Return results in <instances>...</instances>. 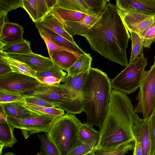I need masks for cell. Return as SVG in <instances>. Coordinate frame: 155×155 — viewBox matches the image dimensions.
Masks as SVG:
<instances>
[{
  "mask_svg": "<svg viewBox=\"0 0 155 155\" xmlns=\"http://www.w3.org/2000/svg\"><path fill=\"white\" fill-rule=\"evenodd\" d=\"M7 14L0 13V30L2 28L5 23L9 21L7 18Z\"/></svg>",
  "mask_w": 155,
  "mask_h": 155,
  "instance_id": "cell-46",
  "label": "cell"
},
{
  "mask_svg": "<svg viewBox=\"0 0 155 155\" xmlns=\"http://www.w3.org/2000/svg\"><path fill=\"white\" fill-rule=\"evenodd\" d=\"M154 61H155V56H154Z\"/></svg>",
  "mask_w": 155,
  "mask_h": 155,
  "instance_id": "cell-51",
  "label": "cell"
},
{
  "mask_svg": "<svg viewBox=\"0 0 155 155\" xmlns=\"http://www.w3.org/2000/svg\"><path fill=\"white\" fill-rule=\"evenodd\" d=\"M12 72L11 68L1 58H0V75Z\"/></svg>",
  "mask_w": 155,
  "mask_h": 155,
  "instance_id": "cell-44",
  "label": "cell"
},
{
  "mask_svg": "<svg viewBox=\"0 0 155 155\" xmlns=\"http://www.w3.org/2000/svg\"><path fill=\"white\" fill-rule=\"evenodd\" d=\"M2 155H16V154L13 153L12 152H7L5 154H4Z\"/></svg>",
  "mask_w": 155,
  "mask_h": 155,
  "instance_id": "cell-48",
  "label": "cell"
},
{
  "mask_svg": "<svg viewBox=\"0 0 155 155\" xmlns=\"http://www.w3.org/2000/svg\"><path fill=\"white\" fill-rule=\"evenodd\" d=\"M139 88L134 110L141 113L146 120L155 109V61L149 70L145 71Z\"/></svg>",
  "mask_w": 155,
  "mask_h": 155,
  "instance_id": "cell-7",
  "label": "cell"
},
{
  "mask_svg": "<svg viewBox=\"0 0 155 155\" xmlns=\"http://www.w3.org/2000/svg\"><path fill=\"white\" fill-rule=\"evenodd\" d=\"M39 22L71 42L76 44L73 37L66 31L61 24L50 12Z\"/></svg>",
  "mask_w": 155,
  "mask_h": 155,
  "instance_id": "cell-20",
  "label": "cell"
},
{
  "mask_svg": "<svg viewBox=\"0 0 155 155\" xmlns=\"http://www.w3.org/2000/svg\"><path fill=\"white\" fill-rule=\"evenodd\" d=\"M81 124L75 114L67 113L57 118L45 134L61 155H67L82 143L79 135Z\"/></svg>",
  "mask_w": 155,
  "mask_h": 155,
  "instance_id": "cell-4",
  "label": "cell"
},
{
  "mask_svg": "<svg viewBox=\"0 0 155 155\" xmlns=\"http://www.w3.org/2000/svg\"><path fill=\"white\" fill-rule=\"evenodd\" d=\"M35 23L37 28H40L45 30L56 42L61 46L66 47L80 54H83L85 53L77 44H74L71 42L40 22H36Z\"/></svg>",
  "mask_w": 155,
  "mask_h": 155,
  "instance_id": "cell-26",
  "label": "cell"
},
{
  "mask_svg": "<svg viewBox=\"0 0 155 155\" xmlns=\"http://www.w3.org/2000/svg\"><path fill=\"white\" fill-rule=\"evenodd\" d=\"M116 5L119 10L155 16V0H117Z\"/></svg>",
  "mask_w": 155,
  "mask_h": 155,
  "instance_id": "cell-12",
  "label": "cell"
},
{
  "mask_svg": "<svg viewBox=\"0 0 155 155\" xmlns=\"http://www.w3.org/2000/svg\"><path fill=\"white\" fill-rule=\"evenodd\" d=\"M133 155H143V150L141 142L136 140Z\"/></svg>",
  "mask_w": 155,
  "mask_h": 155,
  "instance_id": "cell-45",
  "label": "cell"
},
{
  "mask_svg": "<svg viewBox=\"0 0 155 155\" xmlns=\"http://www.w3.org/2000/svg\"><path fill=\"white\" fill-rule=\"evenodd\" d=\"M23 8L26 11L35 23L38 21L36 0H23Z\"/></svg>",
  "mask_w": 155,
  "mask_h": 155,
  "instance_id": "cell-39",
  "label": "cell"
},
{
  "mask_svg": "<svg viewBox=\"0 0 155 155\" xmlns=\"http://www.w3.org/2000/svg\"><path fill=\"white\" fill-rule=\"evenodd\" d=\"M0 58L11 68L13 72L25 74L37 79V72L26 64L1 54Z\"/></svg>",
  "mask_w": 155,
  "mask_h": 155,
  "instance_id": "cell-25",
  "label": "cell"
},
{
  "mask_svg": "<svg viewBox=\"0 0 155 155\" xmlns=\"http://www.w3.org/2000/svg\"><path fill=\"white\" fill-rule=\"evenodd\" d=\"M57 118L48 115L39 114L22 119L7 117V120L15 128L21 129L24 137L26 139L34 134L47 133Z\"/></svg>",
  "mask_w": 155,
  "mask_h": 155,
  "instance_id": "cell-8",
  "label": "cell"
},
{
  "mask_svg": "<svg viewBox=\"0 0 155 155\" xmlns=\"http://www.w3.org/2000/svg\"><path fill=\"white\" fill-rule=\"evenodd\" d=\"M100 15H87L82 20L78 22H68L58 20L66 31L73 37L91 27Z\"/></svg>",
  "mask_w": 155,
  "mask_h": 155,
  "instance_id": "cell-16",
  "label": "cell"
},
{
  "mask_svg": "<svg viewBox=\"0 0 155 155\" xmlns=\"http://www.w3.org/2000/svg\"><path fill=\"white\" fill-rule=\"evenodd\" d=\"M78 35L84 37L92 49L110 61L127 67V49L131 36L116 5L108 2L94 24Z\"/></svg>",
  "mask_w": 155,
  "mask_h": 155,
  "instance_id": "cell-1",
  "label": "cell"
},
{
  "mask_svg": "<svg viewBox=\"0 0 155 155\" xmlns=\"http://www.w3.org/2000/svg\"><path fill=\"white\" fill-rule=\"evenodd\" d=\"M23 27L18 24L9 21L5 23L0 30V47L23 41Z\"/></svg>",
  "mask_w": 155,
  "mask_h": 155,
  "instance_id": "cell-13",
  "label": "cell"
},
{
  "mask_svg": "<svg viewBox=\"0 0 155 155\" xmlns=\"http://www.w3.org/2000/svg\"><path fill=\"white\" fill-rule=\"evenodd\" d=\"M15 128L7 121L0 124V154L3 148H12L18 141L15 136Z\"/></svg>",
  "mask_w": 155,
  "mask_h": 155,
  "instance_id": "cell-18",
  "label": "cell"
},
{
  "mask_svg": "<svg viewBox=\"0 0 155 155\" xmlns=\"http://www.w3.org/2000/svg\"><path fill=\"white\" fill-rule=\"evenodd\" d=\"M132 50L129 63L137 59L143 53V44L141 38L136 33L131 32Z\"/></svg>",
  "mask_w": 155,
  "mask_h": 155,
  "instance_id": "cell-31",
  "label": "cell"
},
{
  "mask_svg": "<svg viewBox=\"0 0 155 155\" xmlns=\"http://www.w3.org/2000/svg\"><path fill=\"white\" fill-rule=\"evenodd\" d=\"M7 116L2 105L0 104V124L7 121Z\"/></svg>",
  "mask_w": 155,
  "mask_h": 155,
  "instance_id": "cell-47",
  "label": "cell"
},
{
  "mask_svg": "<svg viewBox=\"0 0 155 155\" xmlns=\"http://www.w3.org/2000/svg\"><path fill=\"white\" fill-rule=\"evenodd\" d=\"M95 144L82 143L75 148L67 155H86L97 150Z\"/></svg>",
  "mask_w": 155,
  "mask_h": 155,
  "instance_id": "cell-41",
  "label": "cell"
},
{
  "mask_svg": "<svg viewBox=\"0 0 155 155\" xmlns=\"http://www.w3.org/2000/svg\"><path fill=\"white\" fill-rule=\"evenodd\" d=\"M36 155H45L42 153V152L41 151H40L39 152L37 153H36Z\"/></svg>",
  "mask_w": 155,
  "mask_h": 155,
  "instance_id": "cell-49",
  "label": "cell"
},
{
  "mask_svg": "<svg viewBox=\"0 0 155 155\" xmlns=\"http://www.w3.org/2000/svg\"><path fill=\"white\" fill-rule=\"evenodd\" d=\"M80 140L82 143L97 145L100 138V132L95 130L93 126L87 123H82L79 131Z\"/></svg>",
  "mask_w": 155,
  "mask_h": 155,
  "instance_id": "cell-24",
  "label": "cell"
},
{
  "mask_svg": "<svg viewBox=\"0 0 155 155\" xmlns=\"http://www.w3.org/2000/svg\"><path fill=\"white\" fill-rule=\"evenodd\" d=\"M86 155H95L94 152H91V153H88Z\"/></svg>",
  "mask_w": 155,
  "mask_h": 155,
  "instance_id": "cell-50",
  "label": "cell"
},
{
  "mask_svg": "<svg viewBox=\"0 0 155 155\" xmlns=\"http://www.w3.org/2000/svg\"><path fill=\"white\" fill-rule=\"evenodd\" d=\"M23 0H0V13L8 12L19 7H23Z\"/></svg>",
  "mask_w": 155,
  "mask_h": 155,
  "instance_id": "cell-38",
  "label": "cell"
},
{
  "mask_svg": "<svg viewBox=\"0 0 155 155\" xmlns=\"http://www.w3.org/2000/svg\"><path fill=\"white\" fill-rule=\"evenodd\" d=\"M37 79L42 84L51 86H56L60 84L62 80L53 77H38Z\"/></svg>",
  "mask_w": 155,
  "mask_h": 155,
  "instance_id": "cell-43",
  "label": "cell"
},
{
  "mask_svg": "<svg viewBox=\"0 0 155 155\" xmlns=\"http://www.w3.org/2000/svg\"><path fill=\"white\" fill-rule=\"evenodd\" d=\"M41 84L33 77L13 72L0 75V88L9 91L21 93Z\"/></svg>",
  "mask_w": 155,
  "mask_h": 155,
  "instance_id": "cell-9",
  "label": "cell"
},
{
  "mask_svg": "<svg viewBox=\"0 0 155 155\" xmlns=\"http://www.w3.org/2000/svg\"><path fill=\"white\" fill-rule=\"evenodd\" d=\"M21 94L58 104L59 108L69 114H79L83 111L82 97L63 84L51 86L41 84L35 89Z\"/></svg>",
  "mask_w": 155,
  "mask_h": 155,
  "instance_id": "cell-5",
  "label": "cell"
},
{
  "mask_svg": "<svg viewBox=\"0 0 155 155\" xmlns=\"http://www.w3.org/2000/svg\"><path fill=\"white\" fill-rule=\"evenodd\" d=\"M49 57L54 63L67 72L78 58L70 52L61 50L53 51Z\"/></svg>",
  "mask_w": 155,
  "mask_h": 155,
  "instance_id": "cell-17",
  "label": "cell"
},
{
  "mask_svg": "<svg viewBox=\"0 0 155 155\" xmlns=\"http://www.w3.org/2000/svg\"><path fill=\"white\" fill-rule=\"evenodd\" d=\"M147 64V59L142 53L111 81L112 88L126 94L135 92L140 87Z\"/></svg>",
  "mask_w": 155,
  "mask_h": 155,
  "instance_id": "cell-6",
  "label": "cell"
},
{
  "mask_svg": "<svg viewBox=\"0 0 155 155\" xmlns=\"http://www.w3.org/2000/svg\"><path fill=\"white\" fill-rule=\"evenodd\" d=\"M24 96L17 92L0 88V104L24 100Z\"/></svg>",
  "mask_w": 155,
  "mask_h": 155,
  "instance_id": "cell-32",
  "label": "cell"
},
{
  "mask_svg": "<svg viewBox=\"0 0 155 155\" xmlns=\"http://www.w3.org/2000/svg\"><path fill=\"white\" fill-rule=\"evenodd\" d=\"M40 35L46 45L49 56L56 50H65L70 52L78 57L81 55L66 47L61 46L56 42L46 31L40 28H38Z\"/></svg>",
  "mask_w": 155,
  "mask_h": 155,
  "instance_id": "cell-28",
  "label": "cell"
},
{
  "mask_svg": "<svg viewBox=\"0 0 155 155\" xmlns=\"http://www.w3.org/2000/svg\"><path fill=\"white\" fill-rule=\"evenodd\" d=\"M37 136L40 142V149L45 155H61L56 146L45 134H37Z\"/></svg>",
  "mask_w": 155,
  "mask_h": 155,
  "instance_id": "cell-30",
  "label": "cell"
},
{
  "mask_svg": "<svg viewBox=\"0 0 155 155\" xmlns=\"http://www.w3.org/2000/svg\"><path fill=\"white\" fill-rule=\"evenodd\" d=\"M0 54L26 64L36 72L49 69L54 64L50 58L33 52L25 54H6L1 52Z\"/></svg>",
  "mask_w": 155,
  "mask_h": 155,
  "instance_id": "cell-11",
  "label": "cell"
},
{
  "mask_svg": "<svg viewBox=\"0 0 155 155\" xmlns=\"http://www.w3.org/2000/svg\"><path fill=\"white\" fill-rule=\"evenodd\" d=\"M89 71L82 73L74 77L68 74L62 80V84L65 85L82 98L83 90L87 78Z\"/></svg>",
  "mask_w": 155,
  "mask_h": 155,
  "instance_id": "cell-19",
  "label": "cell"
},
{
  "mask_svg": "<svg viewBox=\"0 0 155 155\" xmlns=\"http://www.w3.org/2000/svg\"><path fill=\"white\" fill-rule=\"evenodd\" d=\"M118 10L128 31L136 33L141 38L153 23L155 17L132 11Z\"/></svg>",
  "mask_w": 155,
  "mask_h": 155,
  "instance_id": "cell-10",
  "label": "cell"
},
{
  "mask_svg": "<svg viewBox=\"0 0 155 155\" xmlns=\"http://www.w3.org/2000/svg\"><path fill=\"white\" fill-rule=\"evenodd\" d=\"M58 20L68 22H78L83 20L87 14L60 7H54L50 12Z\"/></svg>",
  "mask_w": 155,
  "mask_h": 155,
  "instance_id": "cell-21",
  "label": "cell"
},
{
  "mask_svg": "<svg viewBox=\"0 0 155 155\" xmlns=\"http://www.w3.org/2000/svg\"><path fill=\"white\" fill-rule=\"evenodd\" d=\"M0 104L2 105L7 117L22 119L41 114L26 107L24 105V100Z\"/></svg>",
  "mask_w": 155,
  "mask_h": 155,
  "instance_id": "cell-15",
  "label": "cell"
},
{
  "mask_svg": "<svg viewBox=\"0 0 155 155\" xmlns=\"http://www.w3.org/2000/svg\"><path fill=\"white\" fill-rule=\"evenodd\" d=\"M92 60V58L89 54L85 52L81 55L69 68L68 74L74 77L82 73L89 71L91 68Z\"/></svg>",
  "mask_w": 155,
  "mask_h": 155,
  "instance_id": "cell-22",
  "label": "cell"
},
{
  "mask_svg": "<svg viewBox=\"0 0 155 155\" xmlns=\"http://www.w3.org/2000/svg\"><path fill=\"white\" fill-rule=\"evenodd\" d=\"M127 95L112 89L109 107L100 129L97 150L110 152L135 141L132 126L138 116Z\"/></svg>",
  "mask_w": 155,
  "mask_h": 155,
  "instance_id": "cell-2",
  "label": "cell"
},
{
  "mask_svg": "<svg viewBox=\"0 0 155 155\" xmlns=\"http://www.w3.org/2000/svg\"><path fill=\"white\" fill-rule=\"evenodd\" d=\"M31 42L24 39L15 44L0 47V52L4 54H25L33 52L30 48Z\"/></svg>",
  "mask_w": 155,
  "mask_h": 155,
  "instance_id": "cell-27",
  "label": "cell"
},
{
  "mask_svg": "<svg viewBox=\"0 0 155 155\" xmlns=\"http://www.w3.org/2000/svg\"><path fill=\"white\" fill-rule=\"evenodd\" d=\"M38 12V21H40L51 11L49 8L46 0H36Z\"/></svg>",
  "mask_w": 155,
  "mask_h": 155,
  "instance_id": "cell-42",
  "label": "cell"
},
{
  "mask_svg": "<svg viewBox=\"0 0 155 155\" xmlns=\"http://www.w3.org/2000/svg\"><path fill=\"white\" fill-rule=\"evenodd\" d=\"M143 47L150 48L155 41V17L153 23L141 37Z\"/></svg>",
  "mask_w": 155,
  "mask_h": 155,
  "instance_id": "cell-36",
  "label": "cell"
},
{
  "mask_svg": "<svg viewBox=\"0 0 155 155\" xmlns=\"http://www.w3.org/2000/svg\"><path fill=\"white\" fill-rule=\"evenodd\" d=\"M148 123L151 147L150 155L155 153V109L147 119Z\"/></svg>",
  "mask_w": 155,
  "mask_h": 155,
  "instance_id": "cell-35",
  "label": "cell"
},
{
  "mask_svg": "<svg viewBox=\"0 0 155 155\" xmlns=\"http://www.w3.org/2000/svg\"><path fill=\"white\" fill-rule=\"evenodd\" d=\"M24 105L28 109L38 114L59 118L64 114V110L60 108L40 106L26 103L24 101Z\"/></svg>",
  "mask_w": 155,
  "mask_h": 155,
  "instance_id": "cell-29",
  "label": "cell"
},
{
  "mask_svg": "<svg viewBox=\"0 0 155 155\" xmlns=\"http://www.w3.org/2000/svg\"><path fill=\"white\" fill-rule=\"evenodd\" d=\"M132 130L135 140L141 143L143 155H150L151 144L147 120L140 118L138 116L133 122Z\"/></svg>",
  "mask_w": 155,
  "mask_h": 155,
  "instance_id": "cell-14",
  "label": "cell"
},
{
  "mask_svg": "<svg viewBox=\"0 0 155 155\" xmlns=\"http://www.w3.org/2000/svg\"><path fill=\"white\" fill-rule=\"evenodd\" d=\"M55 7L87 14L97 15L94 13L85 0H57Z\"/></svg>",
  "mask_w": 155,
  "mask_h": 155,
  "instance_id": "cell-23",
  "label": "cell"
},
{
  "mask_svg": "<svg viewBox=\"0 0 155 155\" xmlns=\"http://www.w3.org/2000/svg\"><path fill=\"white\" fill-rule=\"evenodd\" d=\"M135 142H133L121 146L117 150L110 152H105L96 150L94 152L95 155H124L129 151L134 150Z\"/></svg>",
  "mask_w": 155,
  "mask_h": 155,
  "instance_id": "cell-37",
  "label": "cell"
},
{
  "mask_svg": "<svg viewBox=\"0 0 155 155\" xmlns=\"http://www.w3.org/2000/svg\"><path fill=\"white\" fill-rule=\"evenodd\" d=\"M67 73L55 64L49 69L36 72L37 78L46 77H53L62 80L66 76Z\"/></svg>",
  "mask_w": 155,
  "mask_h": 155,
  "instance_id": "cell-33",
  "label": "cell"
},
{
  "mask_svg": "<svg viewBox=\"0 0 155 155\" xmlns=\"http://www.w3.org/2000/svg\"><path fill=\"white\" fill-rule=\"evenodd\" d=\"M154 155H155V153H154Z\"/></svg>",
  "mask_w": 155,
  "mask_h": 155,
  "instance_id": "cell-52",
  "label": "cell"
},
{
  "mask_svg": "<svg viewBox=\"0 0 155 155\" xmlns=\"http://www.w3.org/2000/svg\"><path fill=\"white\" fill-rule=\"evenodd\" d=\"M85 1L95 14L101 15L105 9L109 0H85Z\"/></svg>",
  "mask_w": 155,
  "mask_h": 155,
  "instance_id": "cell-40",
  "label": "cell"
},
{
  "mask_svg": "<svg viewBox=\"0 0 155 155\" xmlns=\"http://www.w3.org/2000/svg\"><path fill=\"white\" fill-rule=\"evenodd\" d=\"M112 89L107 74L91 68L82 94L83 111L86 114L87 124L101 127L108 111Z\"/></svg>",
  "mask_w": 155,
  "mask_h": 155,
  "instance_id": "cell-3",
  "label": "cell"
},
{
  "mask_svg": "<svg viewBox=\"0 0 155 155\" xmlns=\"http://www.w3.org/2000/svg\"><path fill=\"white\" fill-rule=\"evenodd\" d=\"M25 102L35 105L48 107H58L60 104L37 97L24 95Z\"/></svg>",
  "mask_w": 155,
  "mask_h": 155,
  "instance_id": "cell-34",
  "label": "cell"
}]
</instances>
